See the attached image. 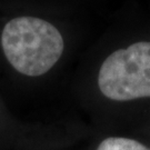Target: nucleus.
<instances>
[{
    "instance_id": "f03ea898",
    "label": "nucleus",
    "mask_w": 150,
    "mask_h": 150,
    "mask_svg": "<svg viewBox=\"0 0 150 150\" xmlns=\"http://www.w3.org/2000/svg\"><path fill=\"white\" fill-rule=\"evenodd\" d=\"M98 88L112 101L150 98V40L141 39L116 49L102 61Z\"/></svg>"
},
{
    "instance_id": "f257e3e1",
    "label": "nucleus",
    "mask_w": 150,
    "mask_h": 150,
    "mask_svg": "<svg viewBox=\"0 0 150 150\" xmlns=\"http://www.w3.org/2000/svg\"><path fill=\"white\" fill-rule=\"evenodd\" d=\"M0 46L8 64L27 77H40L54 68L64 51V38L54 22L21 15L7 20Z\"/></svg>"
},
{
    "instance_id": "7ed1b4c3",
    "label": "nucleus",
    "mask_w": 150,
    "mask_h": 150,
    "mask_svg": "<svg viewBox=\"0 0 150 150\" xmlns=\"http://www.w3.org/2000/svg\"><path fill=\"white\" fill-rule=\"evenodd\" d=\"M97 150H150V148L130 138L109 137L102 140Z\"/></svg>"
}]
</instances>
